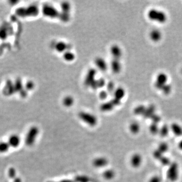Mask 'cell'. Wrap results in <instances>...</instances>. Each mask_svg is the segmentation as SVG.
I'll return each instance as SVG.
<instances>
[{
	"label": "cell",
	"instance_id": "cell-26",
	"mask_svg": "<svg viewBox=\"0 0 182 182\" xmlns=\"http://www.w3.org/2000/svg\"><path fill=\"white\" fill-rule=\"evenodd\" d=\"M179 147L180 149L182 150V140L179 143Z\"/></svg>",
	"mask_w": 182,
	"mask_h": 182
},
{
	"label": "cell",
	"instance_id": "cell-21",
	"mask_svg": "<svg viewBox=\"0 0 182 182\" xmlns=\"http://www.w3.org/2000/svg\"><path fill=\"white\" fill-rule=\"evenodd\" d=\"M162 179L161 178L159 175H154L149 180V182H161Z\"/></svg>",
	"mask_w": 182,
	"mask_h": 182
},
{
	"label": "cell",
	"instance_id": "cell-10",
	"mask_svg": "<svg viewBox=\"0 0 182 182\" xmlns=\"http://www.w3.org/2000/svg\"><path fill=\"white\" fill-rule=\"evenodd\" d=\"M155 107L154 106L151 105L147 108L146 107L145 111L143 115H144V117H146V118H152L155 115Z\"/></svg>",
	"mask_w": 182,
	"mask_h": 182
},
{
	"label": "cell",
	"instance_id": "cell-12",
	"mask_svg": "<svg viewBox=\"0 0 182 182\" xmlns=\"http://www.w3.org/2000/svg\"><path fill=\"white\" fill-rule=\"evenodd\" d=\"M129 130L133 134L138 133L140 130V124L137 122H133L129 125Z\"/></svg>",
	"mask_w": 182,
	"mask_h": 182
},
{
	"label": "cell",
	"instance_id": "cell-9",
	"mask_svg": "<svg viewBox=\"0 0 182 182\" xmlns=\"http://www.w3.org/2000/svg\"><path fill=\"white\" fill-rule=\"evenodd\" d=\"M142 162V158L139 154H135L132 156L131 159V164L133 168H137L140 166Z\"/></svg>",
	"mask_w": 182,
	"mask_h": 182
},
{
	"label": "cell",
	"instance_id": "cell-19",
	"mask_svg": "<svg viewBox=\"0 0 182 182\" xmlns=\"http://www.w3.org/2000/svg\"><path fill=\"white\" fill-rule=\"evenodd\" d=\"M168 146L167 144L165 143H161L159 146V150L160 152H161V153H164V152H165L166 151L168 150Z\"/></svg>",
	"mask_w": 182,
	"mask_h": 182
},
{
	"label": "cell",
	"instance_id": "cell-15",
	"mask_svg": "<svg viewBox=\"0 0 182 182\" xmlns=\"http://www.w3.org/2000/svg\"><path fill=\"white\" fill-rule=\"evenodd\" d=\"M114 105L112 102L109 103H105L101 106V110L103 111H110L114 108Z\"/></svg>",
	"mask_w": 182,
	"mask_h": 182
},
{
	"label": "cell",
	"instance_id": "cell-4",
	"mask_svg": "<svg viewBox=\"0 0 182 182\" xmlns=\"http://www.w3.org/2000/svg\"><path fill=\"white\" fill-rule=\"evenodd\" d=\"M79 119H82L83 122L91 126L94 127L96 125L97 123V119L94 115L85 112H79L78 114Z\"/></svg>",
	"mask_w": 182,
	"mask_h": 182
},
{
	"label": "cell",
	"instance_id": "cell-18",
	"mask_svg": "<svg viewBox=\"0 0 182 182\" xmlns=\"http://www.w3.org/2000/svg\"><path fill=\"white\" fill-rule=\"evenodd\" d=\"M73 103V100L71 97H67L65 98L63 100V104L65 106L70 107Z\"/></svg>",
	"mask_w": 182,
	"mask_h": 182
},
{
	"label": "cell",
	"instance_id": "cell-11",
	"mask_svg": "<svg viewBox=\"0 0 182 182\" xmlns=\"http://www.w3.org/2000/svg\"><path fill=\"white\" fill-rule=\"evenodd\" d=\"M115 173L112 169H107L103 173V177L105 179L111 180L114 178Z\"/></svg>",
	"mask_w": 182,
	"mask_h": 182
},
{
	"label": "cell",
	"instance_id": "cell-3",
	"mask_svg": "<svg viewBox=\"0 0 182 182\" xmlns=\"http://www.w3.org/2000/svg\"><path fill=\"white\" fill-rule=\"evenodd\" d=\"M168 76L166 73H160L157 74L154 83V87L157 90L162 91L168 83Z\"/></svg>",
	"mask_w": 182,
	"mask_h": 182
},
{
	"label": "cell",
	"instance_id": "cell-8",
	"mask_svg": "<svg viewBox=\"0 0 182 182\" xmlns=\"http://www.w3.org/2000/svg\"><path fill=\"white\" fill-rule=\"evenodd\" d=\"M150 38L154 42H159L162 38V33L161 31L157 28L151 30L150 32Z\"/></svg>",
	"mask_w": 182,
	"mask_h": 182
},
{
	"label": "cell",
	"instance_id": "cell-20",
	"mask_svg": "<svg viewBox=\"0 0 182 182\" xmlns=\"http://www.w3.org/2000/svg\"><path fill=\"white\" fill-rule=\"evenodd\" d=\"M160 132L161 136H164V137L167 136L168 133H169V129H168V127L166 125L164 126L160 129Z\"/></svg>",
	"mask_w": 182,
	"mask_h": 182
},
{
	"label": "cell",
	"instance_id": "cell-13",
	"mask_svg": "<svg viewBox=\"0 0 182 182\" xmlns=\"http://www.w3.org/2000/svg\"><path fill=\"white\" fill-rule=\"evenodd\" d=\"M172 129L174 133L177 136L182 135V127L177 124H174L172 126Z\"/></svg>",
	"mask_w": 182,
	"mask_h": 182
},
{
	"label": "cell",
	"instance_id": "cell-22",
	"mask_svg": "<svg viewBox=\"0 0 182 182\" xmlns=\"http://www.w3.org/2000/svg\"><path fill=\"white\" fill-rule=\"evenodd\" d=\"M161 163L163 164L164 165H168L169 164V160L168 158H165V157H161V159H160Z\"/></svg>",
	"mask_w": 182,
	"mask_h": 182
},
{
	"label": "cell",
	"instance_id": "cell-2",
	"mask_svg": "<svg viewBox=\"0 0 182 182\" xmlns=\"http://www.w3.org/2000/svg\"><path fill=\"white\" fill-rule=\"evenodd\" d=\"M39 133V129L36 126L29 129L25 138V143L28 146H32L34 144Z\"/></svg>",
	"mask_w": 182,
	"mask_h": 182
},
{
	"label": "cell",
	"instance_id": "cell-27",
	"mask_svg": "<svg viewBox=\"0 0 182 182\" xmlns=\"http://www.w3.org/2000/svg\"></svg>",
	"mask_w": 182,
	"mask_h": 182
},
{
	"label": "cell",
	"instance_id": "cell-17",
	"mask_svg": "<svg viewBox=\"0 0 182 182\" xmlns=\"http://www.w3.org/2000/svg\"><path fill=\"white\" fill-rule=\"evenodd\" d=\"M146 107L143 105H140L135 108L134 113L137 115H143L145 111Z\"/></svg>",
	"mask_w": 182,
	"mask_h": 182
},
{
	"label": "cell",
	"instance_id": "cell-1",
	"mask_svg": "<svg viewBox=\"0 0 182 182\" xmlns=\"http://www.w3.org/2000/svg\"><path fill=\"white\" fill-rule=\"evenodd\" d=\"M147 17L151 21L159 23H164L168 19V16L165 12L156 9L149 10L147 13Z\"/></svg>",
	"mask_w": 182,
	"mask_h": 182
},
{
	"label": "cell",
	"instance_id": "cell-24",
	"mask_svg": "<svg viewBox=\"0 0 182 182\" xmlns=\"http://www.w3.org/2000/svg\"><path fill=\"white\" fill-rule=\"evenodd\" d=\"M150 129L151 131L153 133H156L158 131V130H159V129H157V127H156V125L155 124V123H154V124L153 125H151Z\"/></svg>",
	"mask_w": 182,
	"mask_h": 182
},
{
	"label": "cell",
	"instance_id": "cell-5",
	"mask_svg": "<svg viewBox=\"0 0 182 182\" xmlns=\"http://www.w3.org/2000/svg\"><path fill=\"white\" fill-rule=\"evenodd\" d=\"M179 168L176 163H174L170 165L168 172V179L170 181H175L178 177Z\"/></svg>",
	"mask_w": 182,
	"mask_h": 182
},
{
	"label": "cell",
	"instance_id": "cell-6",
	"mask_svg": "<svg viewBox=\"0 0 182 182\" xmlns=\"http://www.w3.org/2000/svg\"><path fill=\"white\" fill-rule=\"evenodd\" d=\"M8 143L10 147L16 148L20 145L21 139L17 134H12L8 139Z\"/></svg>",
	"mask_w": 182,
	"mask_h": 182
},
{
	"label": "cell",
	"instance_id": "cell-14",
	"mask_svg": "<svg viewBox=\"0 0 182 182\" xmlns=\"http://www.w3.org/2000/svg\"><path fill=\"white\" fill-rule=\"evenodd\" d=\"M10 148L8 142H0V153H6Z\"/></svg>",
	"mask_w": 182,
	"mask_h": 182
},
{
	"label": "cell",
	"instance_id": "cell-7",
	"mask_svg": "<svg viewBox=\"0 0 182 182\" xmlns=\"http://www.w3.org/2000/svg\"><path fill=\"white\" fill-rule=\"evenodd\" d=\"M108 164V159L104 157H97L93 161V165L97 168H103L106 166Z\"/></svg>",
	"mask_w": 182,
	"mask_h": 182
},
{
	"label": "cell",
	"instance_id": "cell-25",
	"mask_svg": "<svg viewBox=\"0 0 182 182\" xmlns=\"http://www.w3.org/2000/svg\"><path fill=\"white\" fill-rule=\"evenodd\" d=\"M58 182H73V181H71L70 179H63L61 181Z\"/></svg>",
	"mask_w": 182,
	"mask_h": 182
},
{
	"label": "cell",
	"instance_id": "cell-23",
	"mask_svg": "<svg viewBox=\"0 0 182 182\" xmlns=\"http://www.w3.org/2000/svg\"><path fill=\"white\" fill-rule=\"evenodd\" d=\"M15 174H16V171L13 168L10 169L9 170V175L10 177H11V178H14L15 175Z\"/></svg>",
	"mask_w": 182,
	"mask_h": 182
},
{
	"label": "cell",
	"instance_id": "cell-16",
	"mask_svg": "<svg viewBox=\"0 0 182 182\" xmlns=\"http://www.w3.org/2000/svg\"><path fill=\"white\" fill-rule=\"evenodd\" d=\"M75 181L76 182H89L90 179L87 175H78L75 177Z\"/></svg>",
	"mask_w": 182,
	"mask_h": 182
}]
</instances>
